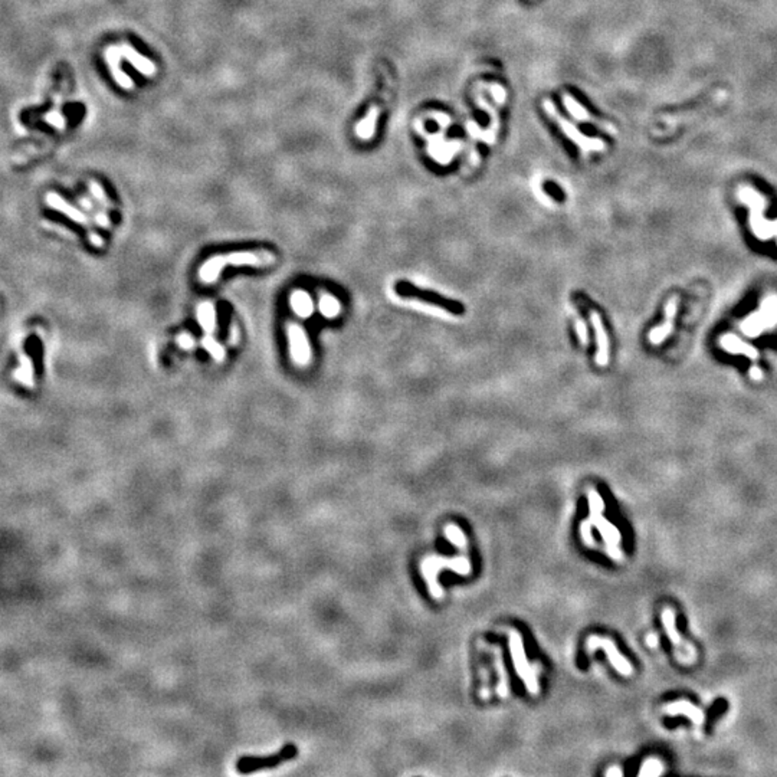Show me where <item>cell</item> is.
<instances>
[{"label":"cell","mask_w":777,"mask_h":777,"mask_svg":"<svg viewBox=\"0 0 777 777\" xmlns=\"http://www.w3.org/2000/svg\"><path fill=\"white\" fill-rule=\"evenodd\" d=\"M236 339H238V328H236V325H234V327H232V336L229 334V341L232 340V343L235 344V343H236Z\"/></svg>","instance_id":"obj_31"},{"label":"cell","mask_w":777,"mask_h":777,"mask_svg":"<svg viewBox=\"0 0 777 777\" xmlns=\"http://www.w3.org/2000/svg\"><path fill=\"white\" fill-rule=\"evenodd\" d=\"M202 344H203L205 349L209 352V354H210L214 360H216V361H223L226 353H225L223 347H222L218 341H214L212 337H205V339L202 340Z\"/></svg>","instance_id":"obj_22"},{"label":"cell","mask_w":777,"mask_h":777,"mask_svg":"<svg viewBox=\"0 0 777 777\" xmlns=\"http://www.w3.org/2000/svg\"><path fill=\"white\" fill-rule=\"evenodd\" d=\"M664 713L669 714V716H678V714H684L688 718H691V721L696 724V725H703L704 723V714L700 708H697L696 705H692L688 701L680 700V701H675L671 703L668 705L664 707Z\"/></svg>","instance_id":"obj_17"},{"label":"cell","mask_w":777,"mask_h":777,"mask_svg":"<svg viewBox=\"0 0 777 777\" xmlns=\"http://www.w3.org/2000/svg\"><path fill=\"white\" fill-rule=\"evenodd\" d=\"M320 308H321V311L325 314V316L332 317V316H334V314H337V311H339V303H337L334 299H332V296L325 295V296H323V299H321Z\"/></svg>","instance_id":"obj_24"},{"label":"cell","mask_w":777,"mask_h":777,"mask_svg":"<svg viewBox=\"0 0 777 777\" xmlns=\"http://www.w3.org/2000/svg\"><path fill=\"white\" fill-rule=\"evenodd\" d=\"M599 648H602V649L606 652V655H607V658H609V660H610V664L614 665V668H615L619 674H622V675H625V676L632 675V672H634L632 665L629 664V660H627V659L618 651V648H616V645H615L614 640L609 639V638L596 636V635L590 636V638L587 639V642H586V649H587V652H589V654H593L594 651L599 649Z\"/></svg>","instance_id":"obj_10"},{"label":"cell","mask_w":777,"mask_h":777,"mask_svg":"<svg viewBox=\"0 0 777 777\" xmlns=\"http://www.w3.org/2000/svg\"><path fill=\"white\" fill-rule=\"evenodd\" d=\"M647 645H648L649 648H656L658 645H659V638H658V635L649 634V635L647 636Z\"/></svg>","instance_id":"obj_28"},{"label":"cell","mask_w":777,"mask_h":777,"mask_svg":"<svg viewBox=\"0 0 777 777\" xmlns=\"http://www.w3.org/2000/svg\"><path fill=\"white\" fill-rule=\"evenodd\" d=\"M276 262V255L268 250H259V251H242V252H230L226 255H214L208 259L199 270V278L203 284H213L216 281L222 270L226 265L234 267H258L265 268L271 267Z\"/></svg>","instance_id":"obj_2"},{"label":"cell","mask_w":777,"mask_h":777,"mask_svg":"<svg viewBox=\"0 0 777 777\" xmlns=\"http://www.w3.org/2000/svg\"><path fill=\"white\" fill-rule=\"evenodd\" d=\"M543 107H544V111L547 112L549 117L558 125V128H560L561 131H563V134H565L567 139H570L577 147H581V150H582L585 154H589V153H592V152H603V150H605V143H603L602 140L590 139V137L583 136V134L581 133V130L576 128L572 123H569V121L563 117V115H561V114L558 112V110H557V107L554 105L553 101L544 100V101H543Z\"/></svg>","instance_id":"obj_6"},{"label":"cell","mask_w":777,"mask_h":777,"mask_svg":"<svg viewBox=\"0 0 777 777\" xmlns=\"http://www.w3.org/2000/svg\"><path fill=\"white\" fill-rule=\"evenodd\" d=\"M589 508H590V517L589 520H585L581 525V534H582V540L583 543L587 545V547H598L596 541L593 540L592 537V527H596L598 530L601 532L605 543H606V550L607 554L615 558V560H622L623 554L619 549V544H620V533L618 528L609 523L605 517H603V509H605V503L602 500V497L599 495V492L596 491H590L589 492Z\"/></svg>","instance_id":"obj_1"},{"label":"cell","mask_w":777,"mask_h":777,"mask_svg":"<svg viewBox=\"0 0 777 777\" xmlns=\"http://www.w3.org/2000/svg\"><path fill=\"white\" fill-rule=\"evenodd\" d=\"M577 333L581 336V340L583 344H587V332H586V327L583 324V321L577 320Z\"/></svg>","instance_id":"obj_26"},{"label":"cell","mask_w":777,"mask_h":777,"mask_svg":"<svg viewBox=\"0 0 777 777\" xmlns=\"http://www.w3.org/2000/svg\"><path fill=\"white\" fill-rule=\"evenodd\" d=\"M676 305H678V296H674L665 307V324L660 325L658 328H654L651 334H649V341L652 344H660L667 336H669L674 330V317L676 314Z\"/></svg>","instance_id":"obj_15"},{"label":"cell","mask_w":777,"mask_h":777,"mask_svg":"<svg viewBox=\"0 0 777 777\" xmlns=\"http://www.w3.org/2000/svg\"><path fill=\"white\" fill-rule=\"evenodd\" d=\"M750 376H751L754 380H762V379H763V372L760 370L757 366H753V367L750 369Z\"/></svg>","instance_id":"obj_29"},{"label":"cell","mask_w":777,"mask_h":777,"mask_svg":"<svg viewBox=\"0 0 777 777\" xmlns=\"http://www.w3.org/2000/svg\"><path fill=\"white\" fill-rule=\"evenodd\" d=\"M590 320L594 328V333H596V343H598V353H596V365L598 366H606L607 361H609V341H607V336L605 332V327L602 323V319L599 316V312L596 311H592L590 312Z\"/></svg>","instance_id":"obj_13"},{"label":"cell","mask_w":777,"mask_h":777,"mask_svg":"<svg viewBox=\"0 0 777 777\" xmlns=\"http://www.w3.org/2000/svg\"><path fill=\"white\" fill-rule=\"evenodd\" d=\"M14 379L29 389L35 386L34 365H32V360L26 354L19 356V367L14 370Z\"/></svg>","instance_id":"obj_18"},{"label":"cell","mask_w":777,"mask_h":777,"mask_svg":"<svg viewBox=\"0 0 777 777\" xmlns=\"http://www.w3.org/2000/svg\"><path fill=\"white\" fill-rule=\"evenodd\" d=\"M663 623H664V627L667 631V635L669 636L671 642L674 643V647H675V656L678 659V663H681L684 665H691V664L696 663V659H697L696 648H694L691 643L685 642L683 639V636L676 632V629H675V612L671 607H665L663 610Z\"/></svg>","instance_id":"obj_9"},{"label":"cell","mask_w":777,"mask_h":777,"mask_svg":"<svg viewBox=\"0 0 777 777\" xmlns=\"http://www.w3.org/2000/svg\"><path fill=\"white\" fill-rule=\"evenodd\" d=\"M177 344L181 347V349H186V350H188V349H192V347L194 345V339H193L190 334H188V333L180 334V336L177 337Z\"/></svg>","instance_id":"obj_25"},{"label":"cell","mask_w":777,"mask_h":777,"mask_svg":"<svg viewBox=\"0 0 777 777\" xmlns=\"http://www.w3.org/2000/svg\"><path fill=\"white\" fill-rule=\"evenodd\" d=\"M508 638H509L511 659H512V664H514V669H516L517 675L523 680L527 691L533 694V696H537V694L540 692L538 672H540L541 667H540V664L528 663V659L525 656L523 636L518 631L508 629Z\"/></svg>","instance_id":"obj_4"},{"label":"cell","mask_w":777,"mask_h":777,"mask_svg":"<svg viewBox=\"0 0 777 777\" xmlns=\"http://www.w3.org/2000/svg\"><path fill=\"white\" fill-rule=\"evenodd\" d=\"M606 776H610V777L612 776H623V770L619 769V767H612L606 771Z\"/></svg>","instance_id":"obj_30"},{"label":"cell","mask_w":777,"mask_h":777,"mask_svg":"<svg viewBox=\"0 0 777 777\" xmlns=\"http://www.w3.org/2000/svg\"><path fill=\"white\" fill-rule=\"evenodd\" d=\"M488 649L492 654L494 668H495V671L498 672V676H500L497 694L500 696V698H507L508 694H509V678H508V672H507V668H505V664H504V656H503L501 648L500 647H488Z\"/></svg>","instance_id":"obj_16"},{"label":"cell","mask_w":777,"mask_h":777,"mask_svg":"<svg viewBox=\"0 0 777 777\" xmlns=\"http://www.w3.org/2000/svg\"><path fill=\"white\" fill-rule=\"evenodd\" d=\"M299 754V750L294 746L292 743H287L285 746L281 749L276 753H272L270 756H242L236 760L235 763V769L238 773L241 774H252L256 771H262V770H271L275 769L278 766H281L283 763L291 762Z\"/></svg>","instance_id":"obj_5"},{"label":"cell","mask_w":777,"mask_h":777,"mask_svg":"<svg viewBox=\"0 0 777 777\" xmlns=\"http://www.w3.org/2000/svg\"><path fill=\"white\" fill-rule=\"evenodd\" d=\"M46 203H48L49 206H51V208H54V209L62 212V213L65 214V216H68V218L72 219L74 222L81 223L82 226H85V228H90V221H88V218L85 216V214L82 213V212H79V210H78L77 208H74L72 205H70L68 202H65L61 196H58V194H55V193H49V194L46 196Z\"/></svg>","instance_id":"obj_14"},{"label":"cell","mask_w":777,"mask_h":777,"mask_svg":"<svg viewBox=\"0 0 777 777\" xmlns=\"http://www.w3.org/2000/svg\"><path fill=\"white\" fill-rule=\"evenodd\" d=\"M394 290L401 296H403V299H416V300L423 301V303L434 304L439 308H443L448 312L454 314V316H462V314L465 312V307L462 303L445 299V296H442V295H439L434 291L421 290L415 285L409 284L407 281H399V283L394 285Z\"/></svg>","instance_id":"obj_7"},{"label":"cell","mask_w":777,"mask_h":777,"mask_svg":"<svg viewBox=\"0 0 777 777\" xmlns=\"http://www.w3.org/2000/svg\"><path fill=\"white\" fill-rule=\"evenodd\" d=\"M291 307L300 317H308L312 312V301L303 291H295L291 296Z\"/></svg>","instance_id":"obj_20"},{"label":"cell","mask_w":777,"mask_h":777,"mask_svg":"<svg viewBox=\"0 0 777 777\" xmlns=\"http://www.w3.org/2000/svg\"><path fill=\"white\" fill-rule=\"evenodd\" d=\"M563 103H565L567 111L573 115L574 119L581 120V121H583V123H590V124H593V125H596V127H599V128L607 131L609 134H615V133H616V130H615L614 125H612V124L607 123V121H605V120H601V119H598V117H594V115H592V114H590L581 103H578V101L576 100V98H573V95H570L569 92H563Z\"/></svg>","instance_id":"obj_12"},{"label":"cell","mask_w":777,"mask_h":777,"mask_svg":"<svg viewBox=\"0 0 777 777\" xmlns=\"http://www.w3.org/2000/svg\"><path fill=\"white\" fill-rule=\"evenodd\" d=\"M88 238H90V242H91L94 246H97V248H103V246L105 245L104 239H103L100 235H97L95 232H90V234H88Z\"/></svg>","instance_id":"obj_27"},{"label":"cell","mask_w":777,"mask_h":777,"mask_svg":"<svg viewBox=\"0 0 777 777\" xmlns=\"http://www.w3.org/2000/svg\"><path fill=\"white\" fill-rule=\"evenodd\" d=\"M721 344H723V345L725 347V349L729 350L730 353H743V354H746L747 357H750V359H753V360L757 359V352L753 349L751 345L744 344L743 341H740L738 339H736V337H733V336L723 337V339H721Z\"/></svg>","instance_id":"obj_21"},{"label":"cell","mask_w":777,"mask_h":777,"mask_svg":"<svg viewBox=\"0 0 777 777\" xmlns=\"http://www.w3.org/2000/svg\"><path fill=\"white\" fill-rule=\"evenodd\" d=\"M663 771H664L663 763H660L658 758L651 757L643 763V766L639 771V776H642V777L643 776H659V774H663Z\"/></svg>","instance_id":"obj_23"},{"label":"cell","mask_w":777,"mask_h":777,"mask_svg":"<svg viewBox=\"0 0 777 777\" xmlns=\"http://www.w3.org/2000/svg\"><path fill=\"white\" fill-rule=\"evenodd\" d=\"M287 333L290 339V353L292 360L299 366L308 365V361L311 359V349L303 327L292 323L288 325Z\"/></svg>","instance_id":"obj_11"},{"label":"cell","mask_w":777,"mask_h":777,"mask_svg":"<svg viewBox=\"0 0 777 777\" xmlns=\"http://www.w3.org/2000/svg\"><path fill=\"white\" fill-rule=\"evenodd\" d=\"M459 554L455 557L443 556H427L421 561V573L427 585L429 593L436 601L443 598V590L438 583V574L443 569H450L461 576H470L472 573V566L468 556V545L458 547Z\"/></svg>","instance_id":"obj_3"},{"label":"cell","mask_w":777,"mask_h":777,"mask_svg":"<svg viewBox=\"0 0 777 777\" xmlns=\"http://www.w3.org/2000/svg\"><path fill=\"white\" fill-rule=\"evenodd\" d=\"M197 321L202 325V328L208 334L213 333L214 327H216V311L212 303H202L197 308Z\"/></svg>","instance_id":"obj_19"},{"label":"cell","mask_w":777,"mask_h":777,"mask_svg":"<svg viewBox=\"0 0 777 777\" xmlns=\"http://www.w3.org/2000/svg\"><path fill=\"white\" fill-rule=\"evenodd\" d=\"M392 88H393V79L392 77H386L385 82L382 88L379 90L376 100L372 103V105L369 107L365 119L361 120V123L359 124V127L356 128V133L360 139L363 140H370L374 136V131H376V125H377V120L380 117V114L383 112L385 107L387 105L390 97H392Z\"/></svg>","instance_id":"obj_8"}]
</instances>
